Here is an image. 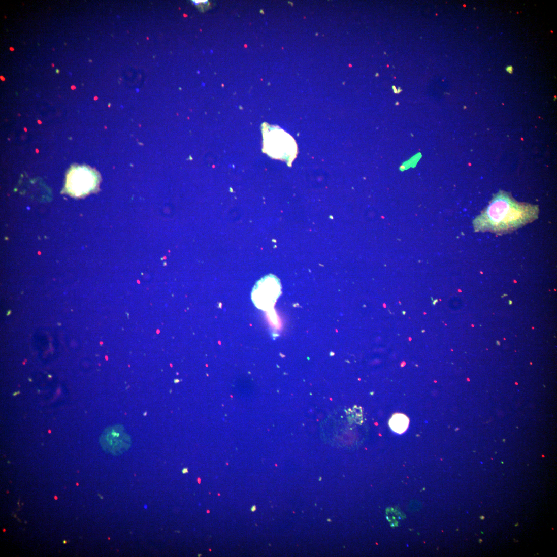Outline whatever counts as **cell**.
Instances as JSON below:
<instances>
[{"label":"cell","instance_id":"9c48e42d","mask_svg":"<svg viewBox=\"0 0 557 557\" xmlns=\"http://www.w3.org/2000/svg\"><path fill=\"white\" fill-rule=\"evenodd\" d=\"M182 474H185L188 473V469L187 468H184L182 470Z\"/></svg>","mask_w":557,"mask_h":557},{"label":"cell","instance_id":"277c9868","mask_svg":"<svg viewBox=\"0 0 557 557\" xmlns=\"http://www.w3.org/2000/svg\"><path fill=\"white\" fill-rule=\"evenodd\" d=\"M281 294V285L274 275L266 276L254 285L251 292V300L258 309L268 311L272 309Z\"/></svg>","mask_w":557,"mask_h":557},{"label":"cell","instance_id":"30bf717a","mask_svg":"<svg viewBox=\"0 0 557 557\" xmlns=\"http://www.w3.org/2000/svg\"><path fill=\"white\" fill-rule=\"evenodd\" d=\"M259 13H260L261 14H265V12H264V11L263 10H260L259 11Z\"/></svg>","mask_w":557,"mask_h":557},{"label":"cell","instance_id":"5b68a950","mask_svg":"<svg viewBox=\"0 0 557 557\" xmlns=\"http://www.w3.org/2000/svg\"><path fill=\"white\" fill-rule=\"evenodd\" d=\"M120 435L118 432L114 431L107 433L102 441L104 448L110 452L116 454L121 453L127 450L129 446L123 444L122 440H119Z\"/></svg>","mask_w":557,"mask_h":557},{"label":"cell","instance_id":"8992f818","mask_svg":"<svg viewBox=\"0 0 557 557\" xmlns=\"http://www.w3.org/2000/svg\"><path fill=\"white\" fill-rule=\"evenodd\" d=\"M410 420L405 414L397 413L393 415L389 421L391 430L399 434L404 433L408 429Z\"/></svg>","mask_w":557,"mask_h":557},{"label":"cell","instance_id":"ba28073f","mask_svg":"<svg viewBox=\"0 0 557 557\" xmlns=\"http://www.w3.org/2000/svg\"><path fill=\"white\" fill-rule=\"evenodd\" d=\"M250 510L252 512H254L256 511V506L255 505L252 506V507L251 508Z\"/></svg>","mask_w":557,"mask_h":557},{"label":"cell","instance_id":"6da1fadb","mask_svg":"<svg viewBox=\"0 0 557 557\" xmlns=\"http://www.w3.org/2000/svg\"><path fill=\"white\" fill-rule=\"evenodd\" d=\"M539 212L538 206L519 203L510 193L500 191L474 219V231L510 234L538 219Z\"/></svg>","mask_w":557,"mask_h":557},{"label":"cell","instance_id":"3957f363","mask_svg":"<svg viewBox=\"0 0 557 557\" xmlns=\"http://www.w3.org/2000/svg\"><path fill=\"white\" fill-rule=\"evenodd\" d=\"M100 182V175L95 170L86 166H77L70 170L65 188L72 196L82 198L94 191Z\"/></svg>","mask_w":557,"mask_h":557},{"label":"cell","instance_id":"52a82bcc","mask_svg":"<svg viewBox=\"0 0 557 557\" xmlns=\"http://www.w3.org/2000/svg\"><path fill=\"white\" fill-rule=\"evenodd\" d=\"M506 71L509 74H512L513 72V68L511 65H509L506 69Z\"/></svg>","mask_w":557,"mask_h":557},{"label":"cell","instance_id":"7a4b0ae2","mask_svg":"<svg viewBox=\"0 0 557 557\" xmlns=\"http://www.w3.org/2000/svg\"><path fill=\"white\" fill-rule=\"evenodd\" d=\"M264 150L273 158L291 163L298 153L297 145L293 139L278 127L263 129Z\"/></svg>","mask_w":557,"mask_h":557},{"label":"cell","instance_id":"8fae6325","mask_svg":"<svg viewBox=\"0 0 557 557\" xmlns=\"http://www.w3.org/2000/svg\"><path fill=\"white\" fill-rule=\"evenodd\" d=\"M144 414H144V415H145V416L146 415L147 412H145Z\"/></svg>","mask_w":557,"mask_h":557}]
</instances>
